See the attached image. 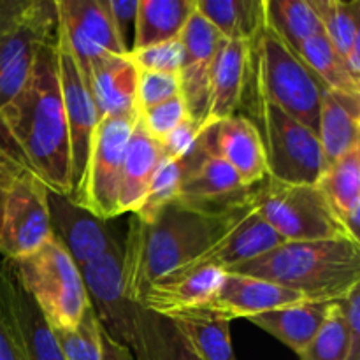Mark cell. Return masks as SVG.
Wrapping results in <instances>:
<instances>
[{
    "mask_svg": "<svg viewBox=\"0 0 360 360\" xmlns=\"http://www.w3.org/2000/svg\"><path fill=\"white\" fill-rule=\"evenodd\" d=\"M283 243V239L271 229V225L252 206V210L217 245L211 246L206 253H202L199 259L193 260L186 267L214 266L229 273L241 264L266 255L267 252Z\"/></svg>",
    "mask_w": 360,
    "mask_h": 360,
    "instance_id": "cell-23",
    "label": "cell"
},
{
    "mask_svg": "<svg viewBox=\"0 0 360 360\" xmlns=\"http://www.w3.org/2000/svg\"><path fill=\"white\" fill-rule=\"evenodd\" d=\"M306 301L302 295L287 290L276 283L246 274L227 273L217 297L204 306V311L232 322L234 319H250L260 313L273 311L283 306Z\"/></svg>",
    "mask_w": 360,
    "mask_h": 360,
    "instance_id": "cell-20",
    "label": "cell"
},
{
    "mask_svg": "<svg viewBox=\"0 0 360 360\" xmlns=\"http://www.w3.org/2000/svg\"><path fill=\"white\" fill-rule=\"evenodd\" d=\"M122 253L118 243L101 259L79 267L102 330L129 348L134 360H197L171 320L123 294Z\"/></svg>",
    "mask_w": 360,
    "mask_h": 360,
    "instance_id": "cell-3",
    "label": "cell"
},
{
    "mask_svg": "<svg viewBox=\"0 0 360 360\" xmlns=\"http://www.w3.org/2000/svg\"><path fill=\"white\" fill-rule=\"evenodd\" d=\"M207 125L186 118L181 125L176 127L164 141H160L162 153L165 158H186L197 150L200 137L206 132Z\"/></svg>",
    "mask_w": 360,
    "mask_h": 360,
    "instance_id": "cell-40",
    "label": "cell"
},
{
    "mask_svg": "<svg viewBox=\"0 0 360 360\" xmlns=\"http://www.w3.org/2000/svg\"><path fill=\"white\" fill-rule=\"evenodd\" d=\"M197 360H238L231 341V322L204 309L169 316Z\"/></svg>",
    "mask_w": 360,
    "mask_h": 360,
    "instance_id": "cell-27",
    "label": "cell"
},
{
    "mask_svg": "<svg viewBox=\"0 0 360 360\" xmlns=\"http://www.w3.org/2000/svg\"><path fill=\"white\" fill-rule=\"evenodd\" d=\"M253 186H246L225 160L199 143L190 158L178 200L202 207H231L243 202Z\"/></svg>",
    "mask_w": 360,
    "mask_h": 360,
    "instance_id": "cell-18",
    "label": "cell"
},
{
    "mask_svg": "<svg viewBox=\"0 0 360 360\" xmlns=\"http://www.w3.org/2000/svg\"><path fill=\"white\" fill-rule=\"evenodd\" d=\"M250 210V195L231 207H202L174 200L150 224L130 218L127 239L122 245L123 294L130 301L143 302L155 281L190 266Z\"/></svg>",
    "mask_w": 360,
    "mask_h": 360,
    "instance_id": "cell-2",
    "label": "cell"
},
{
    "mask_svg": "<svg viewBox=\"0 0 360 360\" xmlns=\"http://www.w3.org/2000/svg\"><path fill=\"white\" fill-rule=\"evenodd\" d=\"M20 165L14 164L11 158H7L6 155L0 151V229H2L4 221V210H6V200H7V192H9V186L13 183L14 176H16Z\"/></svg>",
    "mask_w": 360,
    "mask_h": 360,
    "instance_id": "cell-44",
    "label": "cell"
},
{
    "mask_svg": "<svg viewBox=\"0 0 360 360\" xmlns=\"http://www.w3.org/2000/svg\"><path fill=\"white\" fill-rule=\"evenodd\" d=\"M348 347L347 323L340 301H336L330 302L326 320L299 357L301 360H347Z\"/></svg>",
    "mask_w": 360,
    "mask_h": 360,
    "instance_id": "cell-36",
    "label": "cell"
},
{
    "mask_svg": "<svg viewBox=\"0 0 360 360\" xmlns=\"http://www.w3.org/2000/svg\"><path fill=\"white\" fill-rule=\"evenodd\" d=\"M192 155L186 158H162L153 178H151L143 202L132 217H136L143 224H150L165 206L178 200L183 179L190 169Z\"/></svg>",
    "mask_w": 360,
    "mask_h": 360,
    "instance_id": "cell-33",
    "label": "cell"
},
{
    "mask_svg": "<svg viewBox=\"0 0 360 360\" xmlns=\"http://www.w3.org/2000/svg\"><path fill=\"white\" fill-rule=\"evenodd\" d=\"M139 111L98 122L91 137L86 167L72 199L95 217L109 221L120 214L118 193L123 158Z\"/></svg>",
    "mask_w": 360,
    "mask_h": 360,
    "instance_id": "cell-10",
    "label": "cell"
},
{
    "mask_svg": "<svg viewBox=\"0 0 360 360\" xmlns=\"http://www.w3.org/2000/svg\"><path fill=\"white\" fill-rule=\"evenodd\" d=\"M229 273L267 280L309 302H336L360 285V243L350 238L283 243Z\"/></svg>",
    "mask_w": 360,
    "mask_h": 360,
    "instance_id": "cell-4",
    "label": "cell"
},
{
    "mask_svg": "<svg viewBox=\"0 0 360 360\" xmlns=\"http://www.w3.org/2000/svg\"><path fill=\"white\" fill-rule=\"evenodd\" d=\"M0 294L20 334L27 360H65L53 329L30 295L23 290L13 266L6 259L0 260Z\"/></svg>",
    "mask_w": 360,
    "mask_h": 360,
    "instance_id": "cell-21",
    "label": "cell"
},
{
    "mask_svg": "<svg viewBox=\"0 0 360 360\" xmlns=\"http://www.w3.org/2000/svg\"><path fill=\"white\" fill-rule=\"evenodd\" d=\"M48 213L51 236L77 267L101 259L120 243L108 221L95 217L65 193L48 190Z\"/></svg>",
    "mask_w": 360,
    "mask_h": 360,
    "instance_id": "cell-14",
    "label": "cell"
},
{
    "mask_svg": "<svg viewBox=\"0 0 360 360\" xmlns=\"http://www.w3.org/2000/svg\"><path fill=\"white\" fill-rule=\"evenodd\" d=\"M345 67H347V72L355 83L360 84V35L354 41L352 48L348 49V53L343 58Z\"/></svg>",
    "mask_w": 360,
    "mask_h": 360,
    "instance_id": "cell-46",
    "label": "cell"
},
{
    "mask_svg": "<svg viewBox=\"0 0 360 360\" xmlns=\"http://www.w3.org/2000/svg\"><path fill=\"white\" fill-rule=\"evenodd\" d=\"M179 41L185 51L181 70H179L181 97L185 101L190 118L206 125L210 72L218 46L224 41V37L202 14L193 11L179 35Z\"/></svg>",
    "mask_w": 360,
    "mask_h": 360,
    "instance_id": "cell-15",
    "label": "cell"
},
{
    "mask_svg": "<svg viewBox=\"0 0 360 360\" xmlns=\"http://www.w3.org/2000/svg\"><path fill=\"white\" fill-rule=\"evenodd\" d=\"M250 120L259 130L267 178L288 185H316L327 169L319 134L299 120L252 97Z\"/></svg>",
    "mask_w": 360,
    "mask_h": 360,
    "instance_id": "cell-7",
    "label": "cell"
},
{
    "mask_svg": "<svg viewBox=\"0 0 360 360\" xmlns=\"http://www.w3.org/2000/svg\"><path fill=\"white\" fill-rule=\"evenodd\" d=\"M252 42L224 41L218 46L210 72L206 125L238 115L250 84Z\"/></svg>",
    "mask_w": 360,
    "mask_h": 360,
    "instance_id": "cell-19",
    "label": "cell"
},
{
    "mask_svg": "<svg viewBox=\"0 0 360 360\" xmlns=\"http://www.w3.org/2000/svg\"><path fill=\"white\" fill-rule=\"evenodd\" d=\"M329 306L330 302H299L250 316L248 320L299 355L326 320Z\"/></svg>",
    "mask_w": 360,
    "mask_h": 360,
    "instance_id": "cell-26",
    "label": "cell"
},
{
    "mask_svg": "<svg viewBox=\"0 0 360 360\" xmlns=\"http://www.w3.org/2000/svg\"><path fill=\"white\" fill-rule=\"evenodd\" d=\"M0 360H27L20 334L14 327L2 294H0Z\"/></svg>",
    "mask_w": 360,
    "mask_h": 360,
    "instance_id": "cell-43",
    "label": "cell"
},
{
    "mask_svg": "<svg viewBox=\"0 0 360 360\" xmlns=\"http://www.w3.org/2000/svg\"><path fill=\"white\" fill-rule=\"evenodd\" d=\"M266 27L292 51L322 32L313 0H264Z\"/></svg>",
    "mask_w": 360,
    "mask_h": 360,
    "instance_id": "cell-30",
    "label": "cell"
},
{
    "mask_svg": "<svg viewBox=\"0 0 360 360\" xmlns=\"http://www.w3.org/2000/svg\"><path fill=\"white\" fill-rule=\"evenodd\" d=\"M186 118H190L186 104L181 95H178V97L169 98L162 104L151 105V108L139 111L137 122L153 139L160 143Z\"/></svg>",
    "mask_w": 360,
    "mask_h": 360,
    "instance_id": "cell-37",
    "label": "cell"
},
{
    "mask_svg": "<svg viewBox=\"0 0 360 360\" xmlns=\"http://www.w3.org/2000/svg\"><path fill=\"white\" fill-rule=\"evenodd\" d=\"M195 11L227 41L253 42L266 27L264 0H195Z\"/></svg>",
    "mask_w": 360,
    "mask_h": 360,
    "instance_id": "cell-29",
    "label": "cell"
},
{
    "mask_svg": "<svg viewBox=\"0 0 360 360\" xmlns=\"http://www.w3.org/2000/svg\"><path fill=\"white\" fill-rule=\"evenodd\" d=\"M193 11L195 0H139L132 51L178 39Z\"/></svg>",
    "mask_w": 360,
    "mask_h": 360,
    "instance_id": "cell-28",
    "label": "cell"
},
{
    "mask_svg": "<svg viewBox=\"0 0 360 360\" xmlns=\"http://www.w3.org/2000/svg\"><path fill=\"white\" fill-rule=\"evenodd\" d=\"M316 14L322 23V32L334 46L341 58L360 35V2L359 0H313Z\"/></svg>",
    "mask_w": 360,
    "mask_h": 360,
    "instance_id": "cell-34",
    "label": "cell"
},
{
    "mask_svg": "<svg viewBox=\"0 0 360 360\" xmlns=\"http://www.w3.org/2000/svg\"><path fill=\"white\" fill-rule=\"evenodd\" d=\"M200 144L227 162L246 186H255L267 178L262 141L255 123L246 115L238 112L210 125Z\"/></svg>",
    "mask_w": 360,
    "mask_h": 360,
    "instance_id": "cell-16",
    "label": "cell"
},
{
    "mask_svg": "<svg viewBox=\"0 0 360 360\" xmlns=\"http://www.w3.org/2000/svg\"><path fill=\"white\" fill-rule=\"evenodd\" d=\"M102 360H134L129 348L116 343L102 330Z\"/></svg>",
    "mask_w": 360,
    "mask_h": 360,
    "instance_id": "cell-45",
    "label": "cell"
},
{
    "mask_svg": "<svg viewBox=\"0 0 360 360\" xmlns=\"http://www.w3.org/2000/svg\"><path fill=\"white\" fill-rule=\"evenodd\" d=\"M53 334L65 360H102V327L91 304L76 326Z\"/></svg>",
    "mask_w": 360,
    "mask_h": 360,
    "instance_id": "cell-35",
    "label": "cell"
},
{
    "mask_svg": "<svg viewBox=\"0 0 360 360\" xmlns=\"http://www.w3.org/2000/svg\"><path fill=\"white\" fill-rule=\"evenodd\" d=\"M9 264L53 330L79 322L90 306L86 285L79 267L53 236L37 252Z\"/></svg>",
    "mask_w": 360,
    "mask_h": 360,
    "instance_id": "cell-6",
    "label": "cell"
},
{
    "mask_svg": "<svg viewBox=\"0 0 360 360\" xmlns=\"http://www.w3.org/2000/svg\"><path fill=\"white\" fill-rule=\"evenodd\" d=\"M58 25L83 77L108 55H129L112 25L108 0H56Z\"/></svg>",
    "mask_w": 360,
    "mask_h": 360,
    "instance_id": "cell-13",
    "label": "cell"
},
{
    "mask_svg": "<svg viewBox=\"0 0 360 360\" xmlns=\"http://www.w3.org/2000/svg\"><path fill=\"white\" fill-rule=\"evenodd\" d=\"M162 158L164 153L160 143L153 139L137 122L129 139L120 176V214L136 213Z\"/></svg>",
    "mask_w": 360,
    "mask_h": 360,
    "instance_id": "cell-25",
    "label": "cell"
},
{
    "mask_svg": "<svg viewBox=\"0 0 360 360\" xmlns=\"http://www.w3.org/2000/svg\"><path fill=\"white\" fill-rule=\"evenodd\" d=\"M297 55L301 56L302 62L313 70L320 83L327 88V90H338L347 91V94L360 95V84L355 83L347 72L343 58L340 53L334 49L329 39L323 35V32L313 35L311 39L304 42L299 48Z\"/></svg>",
    "mask_w": 360,
    "mask_h": 360,
    "instance_id": "cell-32",
    "label": "cell"
},
{
    "mask_svg": "<svg viewBox=\"0 0 360 360\" xmlns=\"http://www.w3.org/2000/svg\"><path fill=\"white\" fill-rule=\"evenodd\" d=\"M56 60H58L60 94H62L63 112H65L67 130H69L70 186H72L70 197H72L83 178L91 137L101 118H98L94 98L88 91L86 81L67 46L60 25L56 30Z\"/></svg>",
    "mask_w": 360,
    "mask_h": 360,
    "instance_id": "cell-12",
    "label": "cell"
},
{
    "mask_svg": "<svg viewBox=\"0 0 360 360\" xmlns=\"http://www.w3.org/2000/svg\"><path fill=\"white\" fill-rule=\"evenodd\" d=\"M51 239L48 188L25 169H18L9 186L0 229V255L23 259Z\"/></svg>",
    "mask_w": 360,
    "mask_h": 360,
    "instance_id": "cell-11",
    "label": "cell"
},
{
    "mask_svg": "<svg viewBox=\"0 0 360 360\" xmlns=\"http://www.w3.org/2000/svg\"><path fill=\"white\" fill-rule=\"evenodd\" d=\"M178 95H181L179 74L139 70V83H137V109L139 111L162 104Z\"/></svg>",
    "mask_w": 360,
    "mask_h": 360,
    "instance_id": "cell-39",
    "label": "cell"
},
{
    "mask_svg": "<svg viewBox=\"0 0 360 360\" xmlns=\"http://www.w3.org/2000/svg\"><path fill=\"white\" fill-rule=\"evenodd\" d=\"M136 67L144 72H164V74H179L185 58L183 44L178 39L160 42V44L150 46V48L137 49L129 53Z\"/></svg>",
    "mask_w": 360,
    "mask_h": 360,
    "instance_id": "cell-38",
    "label": "cell"
},
{
    "mask_svg": "<svg viewBox=\"0 0 360 360\" xmlns=\"http://www.w3.org/2000/svg\"><path fill=\"white\" fill-rule=\"evenodd\" d=\"M0 151L51 192H72L56 35L41 46L27 83L0 111Z\"/></svg>",
    "mask_w": 360,
    "mask_h": 360,
    "instance_id": "cell-1",
    "label": "cell"
},
{
    "mask_svg": "<svg viewBox=\"0 0 360 360\" xmlns=\"http://www.w3.org/2000/svg\"><path fill=\"white\" fill-rule=\"evenodd\" d=\"M56 28V0H0V111L27 83L39 49Z\"/></svg>",
    "mask_w": 360,
    "mask_h": 360,
    "instance_id": "cell-8",
    "label": "cell"
},
{
    "mask_svg": "<svg viewBox=\"0 0 360 360\" xmlns=\"http://www.w3.org/2000/svg\"><path fill=\"white\" fill-rule=\"evenodd\" d=\"M137 4H139V0H108V9L111 13L112 25H115L120 42L127 49V53L132 51Z\"/></svg>",
    "mask_w": 360,
    "mask_h": 360,
    "instance_id": "cell-41",
    "label": "cell"
},
{
    "mask_svg": "<svg viewBox=\"0 0 360 360\" xmlns=\"http://www.w3.org/2000/svg\"><path fill=\"white\" fill-rule=\"evenodd\" d=\"M98 118H116L137 112L139 69L129 55H108L91 63L84 76Z\"/></svg>",
    "mask_w": 360,
    "mask_h": 360,
    "instance_id": "cell-22",
    "label": "cell"
},
{
    "mask_svg": "<svg viewBox=\"0 0 360 360\" xmlns=\"http://www.w3.org/2000/svg\"><path fill=\"white\" fill-rule=\"evenodd\" d=\"M316 186L343 227L348 211L360 204V148L327 165Z\"/></svg>",
    "mask_w": 360,
    "mask_h": 360,
    "instance_id": "cell-31",
    "label": "cell"
},
{
    "mask_svg": "<svg viewBox=\"0 0 360 360\" xmlns=\"http://www.w3.org/2000/svg\"><path fill=\"white\" fill-rule=\"evenodd\" d=\"M250 200L285 243L348 238L316 185H288L266 178L253 186Z\"/></svg>",
    "mask_w": 360,
    "mask_h": 360,
    "instance_id": "cell-9",
    "label": "cell"
},
{
    "mask_svg": "<svg viewBox=\"0 0 360 360\" xmlns=\"http://www.w3.org/2000/svg\"><path fill=\"white\" fill-rule=\"evenodd\" d=\"M225 274L224 269L214 266H193L174 271L148 288L143 304L165 319L202 309L217 297Z\"/></svg>",
    "mask_w": 360,
    "mask_h": 360,
    "instance_id": "cell-17",
    "label": "cell"
},
{
    "mask_svg": "<svg viewBox=\"0 0 360 360\" xmlns=\"http://www.w3.org/2000/svg\"><path fill=\"white\" fill-rule=\"evenodd\" d=\"M253 98L276 105L316 132L327 90L313 70L267 27L252 42L250 84Z\"/></svg>",
    "mask_w": 360,
    "mask_h": 360,
    "instance_id": "cell-5",
    "label": "cell"
},
{
    "mask_svg": "<svg viewBox=\"0 0 360 360\" xmlns=\"http://www.w3.org/2000/svg\"><path fill=\"white\" fill-rule=\"evenodd\" d=\"M316 134L327 165L360 148V95L338 90L323 91Z\"/></svg>",
    "mask_w": 360,
    "mask_h": 360,
    "instance_id": "cell-24",
    "label": "cell"
},
{
    "mask_svg": "<svg viewBox=\"0 0 360 360\" xmlns=\"http://www.w3.org/2000/svg\"><path fill=\"white\" fill-rule=\"evenodd\" d=\"M345 323L348 330V357L347 360H360V285L340 301Z\"/></svg>",
    "mask_w": 360,
    "mask_h": 360,
    "instance_id": "cell-42",
    "label": "cell"
}]
</instances>
